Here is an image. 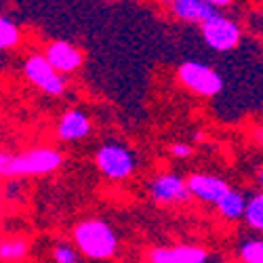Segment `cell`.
<instances>
[{
    "label": "cell",
    "instance_id": "cell-1",
    "mask_svg": "<svg viewBox=\"0 0 263 263\" xmlns=\"http://www.w3.org/2000/svg\"><path fill=\"white\" fill-rule=\"evenodd\" d=\"M74 245L84 257L105 261L118 253V236L101 219H84L74 226Z\"/></svg>",
    "mask_w": 263,
    "mask_h": 263
},
{
    "label": "cell",
    "instance_id": "cell-2",
    "mask_svg": "<svg viewBox=\"0 0 263 263\" xmlns=\"http://www.w3.org/2000/svg\"><path fill=\"white\" fill-rule=\"evenodd\" d=\"M63 158L53 147H34L21 154L0 156V173L3 177H24V175H47L61 166Z\"/></svg>",
    "mask_w": 263,
    "mask_h": 263
},
{
    "label": "cell",
    "instance_id": "cell-3",
    "mask_svg": "<svg viewBox=\"0 0 263 263\" xmlns=\"http://www.w3.org/2000/svg\"><path fill=\"white\" fill-rule=\"evenodd\" d=\"M177 80L200 97H215L223 89V78L200 61H185L177 68Z\"/></svg>",
    "mask_w": 263,
    "mask_h": 263
},
{
    "label": "cell",
    "instance_id": "cell-4",
    "mask_svg": "<svg viewBox=\"0 0 263 263\" xmlns=\"http://www.w3.org/2000/svg\"><path fill=\"white\" fill-rule=\"evenodd\" d=\"M95 164L101 171L103 177L112 181H122L128 179L135 173V156L128 147L120 143H103L97 154H95Z\"/></svg>",
    "mask_w": 263,
    "mask_h": 263
},
{
    "label": "cell",
    "instance_id": "cell-5",
    "mask_svg": "<svg viewBox=\"0 0 263 263\" xmlns=\"http://www.w3.org/2000/svg\"><path fill=\"white\" fill-rule=\"evenodd\" d=\"M24 74L34 86H38L42 93H47L51 97H59L65 93L63 76L49 63L45 55H38V53L30 55L24 63Z\"/></svg>",
    "mask_w": 263,
    "mask_h": 263
},
{
    "label": "cell",
    "instance_id": "cell-6",
    "mask_svg": "<svg viewBox=\"0 0 263 263\" xmlns=\"http://www.w3.org/2000/svg\"><path fill=\"white\" fill-rule=\"evenodd\" d=\"M202 38L209 49L217 53H228L238 47L240 38H242V30L234 19L226 15H217L202 26Z\"/></svg>",
    "mask_w": 263,
    "mask_h": 263
},
{
    "label": "cell",
    "instance_id": "cell-7",
    "mask_svg": "<svg viewBox=\"0 0 263 263\" xmlns=\"http://www.w3.org/2000/svg\"><path fill=\"white\" fill-rule=\"evenodd\" d=\"M185 181H187V190L192 194V198H198L200 202L215 204V206L232 190L226 179L217 177V175H209V173H192Z\"/></svg>",
    "mask_w": 263,
    "mask_h": 263
},
{
    "label": "cell",
    "instance_id": "cell-8",
    "mask_svg": "<svg viewBox=\"0 0 263 263\" xmlns=\"http://www.w3.org/2000/svg\"><path fill=\"white\" fill-rule=\"evenodd\" d=\"M149 194L160 204H181L192 198L187 181L175 173H162L154 177V181L149 183Z\"/></svg>",
    "mask_w": 263,
    "mask_h": 263
},
{
    "label": "cell",
    "instance_id": "cell-9",
    "mask_svg": "<svg viewBox=\"0 0 263 263\" xmlns=\"http://www.w3.org/2000/svg\"><path fill=\"white\" fill-rule=\"evenodd\" d=\"M147 259L149 263H206L209 253L196 245H175L152 249Z\"/></svg>",
    "mask_w": 263,
    "mask_h": 263
},
{
    "label": "cell",
    "instance_id": "cell-10",
    "mask_svg": "<svg viewBox=\"0 0 263 263\" xmlns=\"http://www.w3.org/2000/svg\"><path fill=\"white\" fill-rule=\"evenodd\" d=\"M171 13L177 19L200 26H204L213 17L221 15L215 0H175V3H171Z\"/></svg>",
    "mask_w": 263,
    "mask_h": 263
},
{
    "label": "cell",
    "instance_id": "cell-11",
    "mask_svg": "<svg viewBox=\"0 0 263 263\" xmlns=\"http://www.w3.org/2000/svg\"><path fill=\"white\" fill-rule=\"evenodd\" d=\"M45 57L49 59V63L63 76V74H72L82 65V53L70 45L65 40H55L47 47Z\"/></svg>",
    "mask_w": 263,
    "mask_h": 263
},
{
    "label": "cell",
    "instance_id": "cell-12",
    "mask_svg": "<svg viewBox=\"0 0 263 263\" xmlns=\"http://www.w3.org/2000/svg\"><path fill=\"white\" fill-rule=\"evenodd\" d=\"M91 133V120L86 112L74 107L68 109L57 122V137L61 141H78Z\"/></svg>",
    "mask_w": 263,
    "mask_h": 263
},
{
    "label": "cell",
    "instance_id": "cell-13",
    "mask_svg": "<svg viewBox=\"0 0 263 263\" xmlns=\"http://www.w3.org/2000/svg\"><path fill=\"white\" fill-rule=\"evenodd\" d=\"M247 204H249V200L245 198V194H240L236 190H230V194L217 204V211L223 219H228V221H236V219H240V217L245 219Z\"/></svg>",
    "mask_w": 263,
    "mask_h": 263
},
{
    "label": "cell",
    "instance_id": "cell-14",
    "mask_svg": "<svg viewBox=\"0 0 263 263\" xmlns=\"http://www.w3.org/2000/svg\"><path fill=\"white\" fill-rule=\"evenodd\" d=\"M245 221L263 234V192L253 194L247 204V213H245Z\"/></svg>",
    "mask_w": 263,
    "mask_h": 263
},
{
    "label": "cell",
    "instance_id": "cell-15",
    "mask_svg": "<svg viewBox=\"0 0 263 263\" xmlns=\"http://www.w3.org/2000/svg\"><path fill=\"white\" fill-rule=\"evenodd\" d=\"M21 42V30L17 28L15 21H11L9 17L0 19V49L9 51L13 47H17Z\"/></svg>",
    "mask_w": 263,
    "mask_h": 263
},
{
    "label": "cell",
    "instance_id": "cell-16",
    "mask_svg": "<svg viewBox=\"0 0 263 263\" xmlns=\"http://www.w3.org/2000/svg\"><path fill=\"white\" fill-rule=\"evenodd\" d=\"M240 259L245 263H263V240L251 238L240 245Z\"/></svg>",
    "mask_w": 263,
    "mask_h": 263
},
{
    "label": "cell",
    "instance_id": "cell-17",
    "mask_svg": "<svg viewBox=\"0 0 263 263\" xmlns=\"http://www.w3.org/2000/svg\"><path fill=\"white\" fill-rule=\"evenodd\" d=\"M28 253V242L21 238H13V240H5L3 247H0V255L3 259H9V261H15V259H21Z\"/></svg>",
    "mask_w": 263,
    "mask_h": 263
},
{
    "label": "cell",
    "instance_id": "cell-18",
    "mask_svg": "<svg viewBox=\"0 0 263 263\" xmlns=\"http://www.w3.org/2000/svg\"><path fill=\"white\" fill-rule=\"evenodd\" d=\"M53 259L55 263H78V251L68 242H59L53 249Z\"/></svg>",
    "mask_w": 263,
    "mask_h": 263
},
{
    "label": "cell",
    "instance_id": "cell-19",
    "mask_svg": "<svg viewBox=\"0 0 263 263\" xmlns=\"http://www.w3.org/2000/svg\"><path fill=\"white\" fill-rule=\"evenodd\" d=\"M171 152H173V156H177V158H190L192 156V147L187 143H173Z\"/></svg>",
    "mask_w": 263,
    "mask_h": 263
},
{
    "label": "cell",
    "instance_id": "cell-20",
    "mask_svg": "<svg viewBox=\"0 0 263 263\" xmlns=\"http://www.w3.org/2000/svg\"><path fill=\"white\" fill-rule=\"evenodd\" d=\"M215 5H217V9H219V7H230L232 3H230V0H215Z\"/></svg>",
    "mask_w": 263,
    "mask_h": 263
},
{
    "label": "cell",
    "instance_id": "cell-21",
    "mask_svg": "<svg viewBox=\"0 0 263 263\" xmlns=\"http://www.w3.org/2000/svg\"><path fill=\"white\" fill-rule=\"evenodd\" d=\"M259 183L263 185V168H261V173H259Z\"/></svg>",
    "mask_w": 263,
    "mask_h": 263
}]
</instances>
